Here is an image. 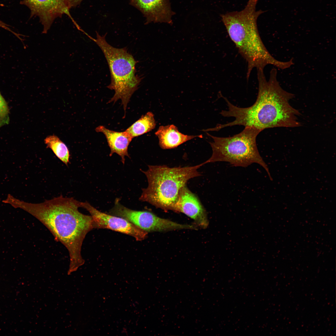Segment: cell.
I'll return each mask as SVG.
<instances>
[{
  "label": "cell",
  "instance_id": "cell-1",
  "mask_svg": "<svg viewBox=\"0 0 336 336\" xmlns=\"http://www.w3.org/2000/svg\"><path fill=\"white\" fill-rule=\"evenodd\" d=\"M7 203L34 216L67 249L70 258L68 273L76 271L85 260L81 255L82 243L87 234L95 229L91 215L79 211L81 202L62 195L38 203L24 202L11 196Z\"/></svg>",
  "mask_w": 336,
  "mask_h": 336
},
{
  "label": "cell",
  "instance_id": "cell-2",
  "mask_svg": "<svg viewBox=\"0 0 336 336\" xmlns=\"http://www.w3.org/2000/svg\"><path fill=\"white\" fill-rule=\"evenodd\" d=\"M264 70L257 69L258 92L256 100L252 106L239 107L225 99L228 109L222 110L220 114L224 117H233L235 119L222 124V128L241 125L262 131L268 128L301 126L297 118L300 113L289 103L294 95L281 87L277 80L276 68L271 70L268 80L266 79Z\"/></svg>",
  "mask_w": 336,
  "mask_h": 336
},
{
  "label": "cell",
  "instance_id": "cell-3",
  "mask_svg": "<svg viewBox=\"0 0 336 336\" xmlns=\"http://www.w3.org/2000/svg\"><path fill=\"white\" fill-rule=\"evenodd\" d=\"M257 3L248 1L245 8L221 15L222 21L231 40L247 64L246 78L248 80L252 70H264L268 65H272L282 70L292 65L290 60L286 62L275 59L268 51L258 31L257 20L264 12L256 11Z\"/></svg>",
  "mask_w": 336,
  "mask_h": 336
},
{
  "label": "cell",
  "instance_id": "cell-4",
  "mask_svg": "<svg viewBox=\"0 0 336 336\" xmlns=\"http://www.w3.org/2000/svg\"><path fill=\"white\" fill-rule=\"evenodd\" d=\"M203 165L173 168L148 165L147 171L141 170L146 175L148 186L142 189L139 200L175 212L180 189L189 179L201 175L198 169Z\"/></svg>",
  "mask_w": 336,
  "mask_h": 336
},
{
  "label": "cell",
  "instance_id": "cell-5",
  "mask_svg": "<svg viewBox=\"0 0 336 336\" xmlns=\"http://www.w3.org/2000/svg\"><path fill=\"white\" fill-rule=\"evenodd\" d=\"M106 35L101 36L96 32V38L91 39L99 47L106 59L111 77L110 83L107 87L114 90V94L108 103H115L121 100L125 112L128 103L138 88L142 78L136 75L135 66L137 63L127 48H117L106 41Z\"/></svg>",
  "mask_w": 336,
  "mask_h": 336
},
{
  "label": "cell",
  "instance_id": "cell-6",
  "mask_svg": "<svg viewBox=\"0 0 336 336\" xmlns=\"http://www.w3.org/2000/svg\"><path fill=\"white\" fill-rule=\"evenodd\" d=\"M261 131L251 127H245L240 133L229 137H220L207 134L213 139L209 142L212 153L203 164L225 161L235 166L246 167L253 163L263 167L272 180L267 164L260 156L256 145V138Z\"/></svg>",
  "mask_w": 336,
  "mask_h": 336
},
{
  "label": "cell",
  "instance_id": "cell-7",
  "mask_svg": "<svg viewBox=\"0 0 336 336\" xmlns=\"http://www.w3.org/2000/svg\"><path fill=\"white\" fill-rule=\"evenodd\" d=\"M109 214L122 217L147 233L166 231L184 229H194V225L181 224L160 217L147 211H138L128 208L115 199L114 204Z\"/></svg>",
  "mask_w": 336,
  "mask_h": 336
},
{
  "label": "cell",
  "instance_id": "cell-8",
  "mask_svg": "<svg viewBox=\"0 0 336 336\" xmlns=\"http://www.w3.org/2000/svg\"><path fill=\"white\" fill-rule=\"evenodd\" d=\"M81 206L90 213L95 229L111 230L132 236L138 241L147 237L148 233L122 217L101 212L86 201L81 202Z\"/></svg>",
  "mask_w": 336,
  "mask_h": 336
},
{
  "label": "cell",
  "instance_id": "cell-9",
  "mask_svg": "<svg viewBox=\"0 0 336 336\" xmlns=\"http://www.w3.org/2000/svg\"><path fill=\"white\" fill-rule=\"evenodd\" d=\"M20 4L28 7L31 17L38 16L43 26L42 33L46 34L54 20L64 14L72 20L76 27L78 25L70 14L66 0H21Z\"/></svg>",
  "mask_w": 336,
  "mask_h": 336
},
{
  "label": "cell",
  "instance_id": "cell-10",
  "mask_svg": "<svg viewBox=\"0 0 336 336\" xmlns=\"http://www.w3.org/2000/svg\"><path fill=\"white\" fill-rule=\"evenodd\" d=\"M175 212L183 213L192 219L197 227L206 229L209 222L206 212L197 196L186 185L180 189Z\"/></svg>",
  "mask_w": 336,
  "mask_h": 336
},
{
  "label": "cell",
  "instance_id": "cell-11",
  "mask_svg": "<svg viewBox=\"0 0 336 336\" xmlns=\"http://www.w3.org/2000/svg\"><path fill=\"white\" fill-rule=\"evenodd\" d=\"M131 2L145 15L148 22H172L174 13L169 0H131Z\"/></svg>",
  "mask_w": 336,
  "mask_h": 336
},
{
  "label": "cell",
  "instance_id": "cell-12",
  "mask_svg": "<svg viewBox=\"0 0 336 336\" xmlns=\"http://www.w3.org/2000/svg\"><path fill=\"white\" fill-rule=\"evenodd\" d=\"M97 132L102 133L105 136L110 149L111 156L116 153L121 157V162L124 164L125 157H130L128 153V147L133 138L126 131L117 132L109 129L103 125L95 128Z\"/></svg>",
  "mask_w": 336,
  "mask_h": 336
},
{
  "label": "cell",
  "instance_id": "cell-13",
  "mask_svg": "<svg viewBox=\"0 0 336 336\" xmlns=\"http://www.w3.org/2000/svg\"><path fill=\"white\" fill-rule=\"evenodd\" d=\"M155 134L159 138L160 146L164 149L175 148L195 138L202 137L201 135H188L182 134L173 124L160 126Z\"/></svg>",
  "mask_w": 336,
  "mask_h": 336
},
{
  "label": "cell",
  "instance_id": "cell-14",
  "mask_svg": "<svg viewBox=\"0 0 336 336\" xmlns=\"http://www.w3.org/2000/svg\"><path fill=\"white\" fill-rule=\"evenodd\" d=\"M156 123L153 114L148 112L143 115L125 130L133 138L154 129Z\"/></svg>",
  "mask_w": 336,
  "mask_h": 336
},
{
  "label": "cell",
  "instance_id": "cell-15",
  "mask_svg": "<svg viewBox=\"0 0 336 336\" xmlns=\"http://www.w3.org/2000/svg\"><path fill=\"white\" fill-rule=\"evenodd\" d=\"M47 147L50 148L62 161L67 165L70 156L69 151L66 144L54 135L48 136L44 140Z\"/></svg>",
  "mask_w": 336,
  "mask_h": 336
},
{
  "label": "cell",
  "instance_id": "cell-16",
  "mask_svg": "<svg viewBox=\"0 0 336 336\" xmlns=\"http://www.w3.org/2000/svg\"><path fill=\"white\" fill-rule=\"evenodd\" d=\"M8 113L7 104L0 93V119L7 118Z\"/></svg>",
  "mask_w": 336,
  "mask_h": 336
},
{
  "label": "cell",
  "instance_id": "cell-17",
  "mask_svg": "<svg viewBox=\"0 0 336 336\" xmlns=\"http://www.w3.org/2000/svg\"><path fill=\"white\" fill-rule=\"evenodd\" d=\"M83 0H66L68 6L70 9L76 7Z\"/></svg>",
  "mask_w": 336,
  "mask_h": 336
},
{
  "label": "cell",
  "instance_id": "cell-18",
  "mask_svg": "<svg viewBox=\"0 0 336 336\" xmlns=\"http://www.w3.org/2000/svg\"><path fill=\"white\" fill-rule=\"evenodd\" d=\"M0 27H2L6 30L10 31H11V29L10 27V26L4 23L3 21L0 20Z\"/></svg>",
  "mask_w": 336,
  "mask_h": 336
},
{
  "label": "cell",
  "instance_id": "cell-19",
  "mask_svg": "<svg viewBox=\"0 0 336 336\" xmlns=\"http://www.w3.org/2000/svg\"><path fill=\"white\" fill-rule=\"evenodd\" d=\"M8 120L7 118L4 119H0V127L7 123Z\"/></svg>",
  "mask_w": 336,
  "mask_h": 336
},
{
  "label": "cell",
  "instance_id": "cell-20",
  "mask_svg": "<svg viewBox=\"0 0 336 336\" xmlns=\"http://www.w3.org/2000/svg\"><path fill=\"white\" fill-rule=\"evenodd\" d=\"M250 0V1H251L253 2H255V3H257V2L259 0Z\"/></svg>",
  "mask_w": 336,
  "mask_h": 336
}]
</instances>
